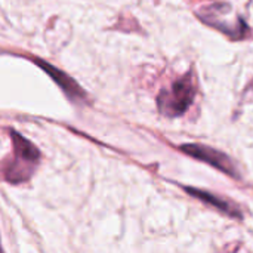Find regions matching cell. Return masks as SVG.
I'll use <instances>...</instances> for the list:
<instances>
[{"label": "cell", "mask_w": 253, "mask_h": 253, "mask_svg": "<svg viewBox=\"0 0 253 253\" xmlns=\"http://www.w3.org/2000/svg\"><path fill=\"white\" fill-rule=\"evenodd\" d=\"M12 142H13V159L10 165L4 170V178L10 184H19L27 181L40 159L39 150L25 138H22L18 132L10 133Z\"/></svg>", "instance_id": "obj_1"}, {"label": "cell", "mask_w": 253, "mask_h": 253, "mask_svg": "<svg viewBox=\"0 0 253 253\" xmlns=\"http://www.w3.org/2000/svg\"><path fill=\"white\" fill-rule=\"evenodd\" d=\"M196 96V86L191 76H185L176 80L170 90H162L157 104L163 114L176 117L188 110Z\"/></svg>", "instance_id": "obj_2"}, {"label": "cell", "mask_w": 253, "mask_h": 253, "mask_svg": "<svg viewBox=\"0 0 253 253\" xmlns=\"http://www.w3.org/2000/svg\"><path fill=\"white\" fill-rule=\"evenodd\" d=\"M181 150L184 153H187L188 156H191L197 160H202L230 176H234V178L239 176L231 159L219 150H215V148H211L206 145H200V144H185L181 147Z\"/></svg>", "instance_id": "obj_3"}, {"label": "cell", "mask_w": 253, "mask_h": 253, "mask_svg": "<svg viewBox=\"0 0 253 253\" xmlns=\"http://www.w3.org/2000/svg\"><path fill=\"white\" fill-rule=\"evenodd\" d=\"M36 62H37V65L43 70V71H46L47 73V76H50V79L65 92V95L67 96H70V98H73V99H84V92L79 87V84L71 79V77H68L64 71H61V70H58V68H55L52 64H49V62H44V61H42V59H36Z\"/></svg>", "instance_id": "obj_4"}, {"label": "cell", "mask_w": 253, "mask_h": 253, "mask_svg": "<svg viewBox=\"0 0 253 253\" xmlns=\"http://www.w3.org/2000/svg\"><path fill=\"white\" fill-rule=\"evenodd\" d=\"M185 191H187L190 196H193V197L202 200L203 203L212 205L213 208H216L218 211H221V212H224V213H227V215H230V216H234V218H240V216H242L240 211H239L233 203H230V202H227V200H224V199H221V197H215L212 193H206V191L196 190V188H191V187H185Z\"/></svg>", "instance_id": "obj_5"}, {"label": "cell", "mask_w": 253, "mask_h": 253, "mask_svg": "<svg viewBox=\"0 0 253 253\" xmlns=\"http://www.w3.org/2000/svg\"><path fill=\"white\" fill-rule=\"evenodd\" d=\"M0 251H1V248H0Z\"/></svg>", "instance_id": "obj_6"}]
</instances>
